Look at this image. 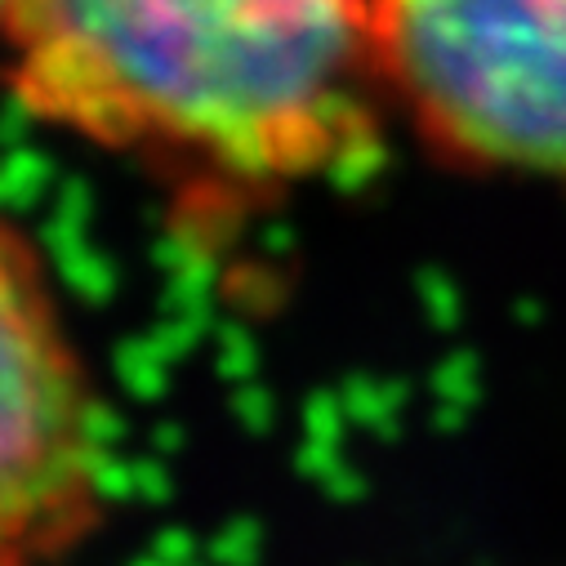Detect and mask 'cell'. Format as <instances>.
<instances>
[{
	"label": "cell",
	"mask_w": 566,
	"mask_h": 566,
	"mask_svg": "<svg viewBox=\"0 0 566 566\" xmlns=\"http://www.w3.org/2000/svg\"><path fill=\"white\" fill-rule=\"evenodd\" d=\"M388 107L442 161L566 192V0H366Z\"/></svg>",
	"instance_id": "obj_2"
},
{
	"label": "cell",
	"mask_w": 566,
	"mask_h": 566,
	"mask_svg": "<svg viewBox=\"0 0 566 566\" xmlns=\"http://www.w3.org/2000/svg\"><path fill=\"white\" fill-rule=\"evenodd\" d=\"M19 103L188 188L291 192L384 148L366 0H6Z\"/></svg>",
	"instance_id": "obj_1"
},
{
	"label": "cell",
	"mask_w": 566,
	"mask_h": 566,
	"mask_svg": "<svg viewBox=\"0 0 566 566\" xmlns=\"http://www.w3.org/2000/svg\"><path fill=\"white\" fill-rule=\"evenodd\" d=\"M94 401L28 241L0 223V566L76 531L94 500Z\"/></svg>",
	"instance_id": "obj_3"
},
{
	"label": "cell",
	"mask_w": 566,
	"mask_h": 566,
	"mask_svg": "<svg viewBox=\"0 0 566 566\" xmlns=\"http://www.w3.org/2000/svg\"><path fill=\"white\" fill-rule=\"evenodd\" d=\"M0 14H6V0H0Z\"/></svg>",
	"instance_id": "obj_4"
}]
</instances>
